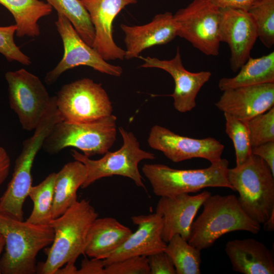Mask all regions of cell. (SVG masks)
<instances>
[{
    "label": "cell",
    "mask_w": 274,
    "mask_h": 274,
    "mask_svg": "<svg viewBox=\"0 0 274 274\" xmlns=\"http://www.w3.org/2000/svg\"><path fill=\"white\" fill-rule=\"evenodd\" d=\"M98 213L88 200L76 201L61 215L53 219L49 225L54 231V239L45 249L47 258L37 265V273L55 274L67 264H75L84 254L86 236Z\"/></svg>",
    "instance_id": "1"
},
{
    "label": "cell",
    "mask_w": 274,
    "mask_h": 274,
    "mask_svg": "<svg viewBox=\"0 0 274 274\" xmlns=\"http://www.w3.org/2000/svg\"><path fill=\"white\" fill-rule=\"evenodd\" d=\"M0 235L5 241L0 259L3 274L37 273V256L52 244L54 235L49 225H35L1 213Z\"/></svg>",
    "instance_id": "2"
},
{
    "label": "cell",
    "mask_w": 274,
    "mask_h": 274,
    "mask_svg": "<svg viewBox=\"0 0 274 274\" xmlns=\"http://www.w3.org/2000/svg\"><path fill=\"white\" fill-rule=\"evenodd\" d=\"M202 213L193 221L188 243L201 251L209 248L224 234L235 231L259 232L261 225L241 208L234 195L210 194L203 201Z\"/></svg>",
    "instance_id": "3"
},
{
    "label": "cell",
    "mask_w": 274,
    "mask_h": 274,
    "mask_svg": "<svg viewBox=\"0 0 274 274\" xmlns=\"http://www.w3.org/2000/svg\"><path fill=\"white\" fill-rule=\"evenodd\" d=\"M227 176L245 213L264 224L274 214V175L268 165L252 154L243 164L229 168Z\"/></svg>",
    "instance_id": "4"
},
{
    "label": "cell",
    "mask_w": 274,
    "mask_h": 274,
    "mask_svg": "<svg viewBox=\"0 0 274 274\" xmlns=\"http://www.w3.org/2000/svg\"><path fill=\"white\" fill-rule=\"evenodd\" d=\"M228 161L221 158L204 168L178 169L162 164H144L142 172L158 196L195 193L207 187L233 191L228 179Z\"/></svg>",
    "instance_id": "5"
},
{
    "label": "cell",
    "mask_w": 274,
    "mask_h": 274,
    "mask_svg": "<svg viewBox=\"0 0 274 274\" xmlns=\"http://www.w3.org/2000/svg\"><path fill=\"white\" fill-rule=\"evenodd\" d=\"M116 121L113 114L89 122L61 121L54 126L42 148L50 155L67 147L77 148L88 157L104 155L115 142Z\"/></svg>",
    "instance_id": "6"
},
{
    "label": "cell",
    "mask_w": 274,
    "mask_h": 274,
    "mask_svg": "<svg viewBox=\"0 0 274 274\" xmlns=\"http://www.w3.org/2000/svg\"><path fill=\"white\" fill-rule=\"evenodd\" d=\"M119 131L123 140L122 146L115 152L108 151L99 159H91L76 150H71L74 159L82 162L87 169L86 179L82 188H87L103 178L121 176L131 179L137 186L146 189L138 165L143 160L154 159L155 155L141 149L132 132L122 127H119Z\"/></svg>",
    "instance_id": "7"
},
{
    "label": "cell",
    "mask_w": 274,
    "mask_h": 274,
    "mask_svg": "<svg viewBox=\"0 0 274 274\" xmlns=\"http://www.w3.org/2000/svg\"><path fill=\"white\" fill-rule=\"evenodd\" d=\"M56 96L57 110L65 122H89L112 114V104L107 92L101 84L89 78L64 85Z\"/></svg>",
    "instance_id": "8"
},
{
    "label": "cell",
    "mask_w": 274,
    "mask_h": 274,
    "mask_svg": "<svg viewBox=\"0 0 274 274\" xmlns=\"http://www.w3.org/2000/svg\"><path fill=\"white\" fill-rule=\"evenodd\" d=\"M51 130L48 124L41 122L32 135L23 141L22 150L15 162L12 178L0 197L1 214L24 220L23 204L32 186L33 163Z\"/></svg>",
    "instance_id": "9"
},
{
    "label": "cell",
    "mask_w": 274,
    "mask_h": 274,
    "mask_svg": "<svg viewBox=\"0 0 274 274\" xmlns=\"http://www.w3.org/2000/svg\"><path fill=\"white\" fill-rule=\"evenodd\" d=\"M174 17L177 36L206 55L219 54L220 8L211 0H193L186 8L179 10Z\"/></svg>",
    "instance_id": "10"
},
{
    "label": "cell",
    "mask_w": 274,
    "mask_h": 274,
    "mask_svg": "<svg viewBox=\"0 0 274 274\" xmlns=\"http://www.w3.org/2000/svg\"><path fill=\"white\" fill-rule=\"evenodd\" d=\"M8 84L9 101L22 128L34 130L50 101V96L41 80L24 68L5 74Z\"/></svg>",
    "instance_id": "11"
},
{
    "label": "cell",
    "mask_w": 274,
    "mask_h": 274,
    "mask_svg": "<svg viewBox=\"0 0 274 274\" xmlns=\"http://www.w3.org/2000/svg\"><path fill=\"white\" fill-rule=\"evenodd\" d=\"M57 16L55 24L62 41L64 52L57 65L46 74V84H53L64 72L80 65L88 66L115 77L122 75L121 66L108 63L93 48L85 42L67 18L60 14Z\"/></svg>",
    "instance_id": "12"
},
{
    "label": "cell",
    "mask_w": 274,
    "mask_h": 274,
    "mask_svg": "<svg viewBox=\"0 0 274 274\" xmlns=\"http://www.w3.org/2000/svg\"><path fill=\"white\" fill-rule=\"evenodd\" d=\"M149 146L162 152L174 162H179L195 158H203L211 163L218 161L224 146L214 138L201 139L177 134L159 125L151 129L148 138Z\"/></svg>",
    "instance_id": "13"
},
{
    "label": "cell",
    "mask_w": 274,
    "mask_h": 274,
    "mask_svg": "<svg viewBox=\"0 0 274 274\" xmlns=\"http://www.w3.org/2000/svg\"><path fill=\"white\" fill-rule=\"evenodd\" d=\"M219 35L220 42L230 48V65L236 72L250 57L258 38L253 20L247 11L231 8H220Z\"/></svg>",
    "instance_id": "14"
},
{
    "label": "cell",
    "mask_w": 274,
    "mask_h": 274,
    "mask_svg": "<svg viewBox=\"0 0 274 274\" xmlns=\"http://www.w3.org/2000/svg\"><path fill=\"white\" fill-rule=\"evenodd\" d=\"M144 63V68H158L167 72L173 78L175 88L168 96L174 99L175 109L181 113H186L193 110L196 105V98L202 87L210 79L209 71L190 72L183 64L180 48L178 47L175 56L169 60H160L157 58L139 55Z\"/></svg>",
    "instance_id": "15"
},
{
    "label": "cell",
    "mask_w": 274,
    "mask_h": 274,
    "mask_svg": "<svg viewBox=\"0 0 274 274\" xmlns=\"http://www.w3.org/2000/svg\"><path fill=\"white\" fill-rule=\"evenodd\" d=\"M89 13L95 30L92 46L106 61L123 60L125 51L113 38L114 19L127 6L138 0H80Z\"/></svg>",
    "instance_id": "16"
},
{
    "label": "cell",
    "mask_w": 274,
    "mask_h": 274,
    "mask_svg": "<svg viewBox=\"0 0 274 274\" xmlns=\"http://www.w3.org/2000/svg\"><path fill=\"white\" fill-rule=\"evenodd\" d=\"M131 220L137 229L117 250L104 259L105 265L130 257H148L164 251L167 243L162 237L163 222L159 214L132 216Z\"/></svg>",
    "instance_id": "17"
},
{
    "label": "cell",
    "mask_w": 274,
    "mask_h": 274,
    "mask_svg": "<svg viewBox=\"0 0 274 274\" xmlns=\"http://www.w3.org/2000/svg\"><path fill=\"white\" fill-rule=\"evenodd\" d=\"M211 193L204 191L195 195L183 193L171 196H161L156 212L163 218L162 237L168 242L175 235L188 241L191 224L204 200Z\"/></svg>",
    "instance_id": "18"
},
{
    "label": "cell",
    "mask_w": 274,
    "mask_h": 274,
    "mask_svg": "<svg viewBox=\"0 0 274 274\" xmlns=\"http://www.w3.org/2000/svg\"><path fill=\"white\" fill-rule=\"evenodd\" d=\"M216 107L246 122L274 106V83L239 87L223 91Z\"/></svg>",
    "instance_id": "19"
},
{
    "label": "cell",
    "mask_w": 274,
    "mask_h": 274,
    "mask_svg": "<svg viewBox=\"0 0 274 274\" xmlns=\"http://www.w3.org/2000/svg\"><path fill=\"white\" fill-rule=\"evenodd\" d=\"M120 28L125 36L124 58L127 60L138 57L147 48L167 44L177 36L174 15L169 12L156 15L146 24L130 26L121 24Z\"/></svg>",
    "instance_id": "20"
},
{
    "label": "cell",
    "mask_w": 274,
    "mask_h": 274,
    "mask_svg": "<svg viewBox=\"0 0 274 274\" xmlns=\"http://www.w3.org/2000/svg\"><path fill=\"white\" fill-rule=\"evenodd\" d=\"M225 250L235 271L243 274L274 273L273 252L255 239L230 241Z\"/></svg>",
    "instance_id": "21"
},
{
    "label": "cell",
    "mask_w": 274,
    "mask_h": 274,
    "mask_svg": "<svg viewBox=\"0 0 274 274\" xmlns=\"http://www.w3.org/2000/svg\"><path fill=\"white\" fill-rule=\"evenodd\" d=\"M132 232L115 218H97L89 228L84 254L90 258L106 259L124 243Z\"/></svg>",
    "instance_id": "22"
},
{
    "label": "cell",
    "mask_w": 274,
    "mask_h": 274,
    "mask_svg": "<svg viewBox=\"0 0 274 274\" xmlns=\"http://www.w3.org/2000/svg\"><path fill=\"white\" fill-rule=\"evenodd\" d=\"M87 177L85 165L75 160L66 163L56 174L52 209V218L64 213L77 200V191Z\"/></svg>",
    "instance_id": "23"
},
{
    "label": "cell",
    "mask_w": 274,
    "mask_h": 274,
    "mask_svg": "<svg viewBox=\"0 0 274 274\" xmlns=\"http://www.w3.org/2000/svg\"><path fill=\"white\" fill-rule=\"evenodd\" d=\"M0 4L13 15L18 37L39 36L40 29L38 21L49 15L53 9L48 3L39 0H0Z\"/></svg>",
    "instance_id": "24"
},
{
    "label": "cell",
    "mask_w": 274,
    "mask_h": 274,
    "mask_svg": "<svg viewBox=\"0 0 274 274\" xmlns=\"http://www.w3.org/2000/svg\"><path fill=\"white\" fill-rule=\"evenodd\" d=\"M239 70L235 76L219 80L221 90L274 83V52L258 58L250 57Z\"/></svg>",
    "instance_id": "25"
},
{
    "label": "cell",
    "mask_w": 274,
    "mask_h": 274,
    "mask_svg": "<svg viewBox=\"0 0 274 274\" xmlns=\"http://www.w3.org/2000/svg\"><path fill=\"white\" fill-rule=\"evenodd\" d=\"M56 173L50 174L40 184L32 186L28 196L33 202L31 213L26 219L35 225H49L53 219L52 209Z\"/></svg>",
    "instance_id": "26"
},
{
    "label": "cell",
    "mask_w": 274,
    "mask_h": 274,
    "mask_svg": "<svg viewBox=\"0 0 274 274\" xmlns=\"http://www.w3.org/2000/svg\"><path fill=\"white\" fill-rule=\"evenodd\" d=\"M167 243L164 252L173 262L177 274L200 273V250L178 234Z\"/></svg>",
    "instance_id": "27"
},
{
    "label": "cell",
    "mask_w": 274,
    "mask_h": 274,
    "mask_svg": "<svg viewBox=\"0 0 274 274\" xmlns=\"http://www.w3.org/2000/svg\"><path fill=\"white\" fill-rule=\"evenodd\" d=\"M57 14L64 15L71 22L82 39L92 47L95 30L89 13L80 0H45Z\"/></svg>",
    "instance_id": "28"
},
{
    "label": "cell",
    "mask_w": 274,
    "mask_h": 274,
    "mask_svg": "<svg viewBox=\"0 0 274 274\" xmlns=\"http://www.w3.org/2000/svg\"><path fill=\"white\" fill-rule=\"evenodd\" d=\"M248 12L258 38L266 48H270L274 44V0H258Z\"/></svg>",
    "instance_id": "29"
},
{
    "label": "cell",
    "mask_w": 274,
    "mask_h": 274,
    "mask_svg": "<svg viewBox=\"0 0 274 274\" xmlns=\"http://www.w3.org/2000/svg\"><path fill=\"white\" fill-rule=\"evenodd\" d=\"M225 131L232 140L235 154L236 166L244 162L252 154V147L246 122L224 113Z\"/></svg>",
    "instance_id": "30"
},
{
    "label": "cell",
    "mask_w": 274,
    "mask_h": 274,
    "mask_svg": "<svg viewBox=\"0 0 274 274\" xmlns=\"http://www.w3.org/2000/svg\"><path fill=\"white\" fill-rule=\"evenodd\" d=\"M246 124L249 131L252 148L274 141V108L258 115Z\"/></svg>",
    "instance_id": "31"
},
{
    "label": "cell",
    "mask_w": 274,
    "mask_h": 274,
    "mask_svg": "<svg viewBox=\"0 0 274 274\" xmlns=\"http://www.w3.org/2000/svg\"><path fill=\"white\" fill-rule=\"evenodd\" d=\"M16 30L15 24L0 26V53L9 61H16L23 65H29L31 63L30 58L15 43L14 36Z\"/></svg>",
    "instance_id": "32"
},
{
    "label": "cell",
    "mask_w": 274,
    "mask_h": 274,
    "mask_svg": "<svg viewBox=\"0 0 274 274\" xmlns=\"http://www.w3.org/2000/svg\"><path fill=\"white\" fill-rule=\"evenodd\" d=\"M106 274H150L148 257L133 256L106 265Z\"/></svg>",
    "instance_id": "33"
},
{
    "label": "cell",
    "mask_w": 274,
    "mask_h": 274,
    "mask_svg": "<svg viewBox=\"0 0 274 274\" xmlns=\"http://www.w3.org/2000/svg\"><path fill=\"white\" fill-rule=\"evenodd\" d=\"M147 257L150 274H177L173 262L164 251L153 254Z\"/></svg>",
    "instance_id": "34"
},
{
    "label": "cell",
    "mask_w": 274,
    "mask_h": 274,
    "mask_svg": "<svg viewBox=\"0 0 274 274\" xmlns=\"http://www.w3.org/2000/svg\"><path fill=\"white\" fill-rule=\"evenodd\" d=\"M252 153L263 159L274 175V141L253 147Z\"/></svg>",
    "instance_id": "35"
},
{
    "label": "cell",
    "mask_w": 274,
    "mask_h": 274,
    "mask_svg": "<svg viewBox=\"0 0 274 274\" xmlns=\"http://www.w3.org/2000/svg\"><path fill=\"white\" fill-rule=\"evenodd\" d=\"M82 260L80 269L77 274H106L105 264L104 259L91 258Z\"/></svg>",
    "instance_id": "36"
},
{
    "label": "cell",
    "mask_w": 274,
    "mask_h": 274,
    "mask_svg": "<svg viewBox=\"0 0 274 274\" xmlns=\"http://www.w3.org/2000/svg\"><path fill=\"white\" fill-rule=\"evenodd\" d=\"M258 0H211L219 8H231L248 11Z\"/></svg>",
    "instance_id": "37"
},
{
    "label": "cell",
    "mask_w": 274,
    "mask_h": 274,
    "mask_svg": "<svg viewBox=\"0 0 274 274\" xmlns=\"http://www.w3.org/2000/svg\"><path fill=\"white\" fill-rule=\"evenodd\" d=\"M11 166V159L7 151L0 146V185L7 178Z\"/></svg>",
    "instance_id": "38"
},
{
    "label": "cell",
    "mask_w": 274,
    "mask_h": 274,
    "mask_svg": "<svg viewBox=\"0 0 274 274\" xmlns=\"http://www.w3.org/2000/svg\"><path fill=\"white\" fill-rule=\"evenodd\" d=\"M266 230L270 231L274 229V214L269 218L268 220L264 224Z\"/></svg>",
    "instance_id": "39"
},
{
    "label": "cell",
    "mask_w": 274,
    "mask_h": 274,
    "mask_svg": "<svg viewBox=\"0 0 274 274\" xmlns=\"http://www.w3.org/2000/svg\"><path fill=\"white\" fill-rule=\"evenodd\" d=\"M5 239L2 235H1L0 236V259H1V256L2 251L4 248H5ZM1 273V272L0 270V274Z\"/></svg>",
    "instance_id": "40"
},
{
    "label": "cell",
    "mask_w": 274,
    "mask_h": 274,
    "mask_svg": "<svg viewBox=\"0 0 274 274\" xmlns=\"http://www.w3.org/2000/svg\"><path fill=\"white\" fill-rule=\"evenodd\" d=\"M0 236H1V235H0Z\"/></svg>",
    "instance_id": "41"
}]
</instances>
